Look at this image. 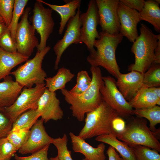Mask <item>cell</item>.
Wrapping results in <instances>:
<instances>
[{
	"label": "cell",
	"mask_w": 160,
	"mask_h": 160,
	"mask_svg": "<svg viewBox=\"0 0 160 160\" xmlns=\"http://www.w3.org/2000/svg\"><path fill=\"white\" fill-rule=\"evenodd\" d=\"M85 124L78 135L85 140L95 137L114 133L112 122L119 116L117 113L102 100L99 106L87 113Z\"/></svg>",
	"instance_id": "277c9868"
},
{
	"label": "cell",
	"mask_w": 160,
	"mask_h": 160,
	"mask_svg": "<svg viewBox=\"0 0 160 160\" xmlns=\"http://www.w3.org/2000/svg\"><path fill=\"white\" fill-rule=\"evenodd\" d=\"M52 10L45 7L38 0L34 4L33 15L29 18L32 25L40 35V41L37 48L38 51L45 49L47 41L52 33L55 22L52 17Z\"/></svg>",
	"instance_id": "30bf717a"
},
{
	"label": "cell",
	"mask_w": 160,
	"mask_h": 160,
	"mask_svg": "<svg viewBox=\"0 0 160 160\" xmlns=\"http://www.w3.org/2000/svg\"><path fill=\"white\" fill-rule=\"evenodd\" d=\"M136 160H160V155L156 150L141 145L129 146Z\"/></svg>",
	"instance_id": "f546056e"
},
{
	"label": "cell",
	"mask_w": 160,
	"mask_h": 160,
	"mask_svg": "<svg viewBox=\"0 0 160 160\" xmlns=\"http://www.w3.org/2000/svg\"><path fill=\"white\" fill-rule=\"evenodd\" d=\"M8 28L4 23H0V37Z\"/></svg>",
	"instance_id": "ee69618b"
},
{
	"label": "cell",
	"mask_w": 160,
	"mask_h": 160,
	"mask_svg": "<svg viewBox=\"0 0 160 160\" xmlns=\"http://www.w3.org/2000/svg\"><path fill=\"white\" fill-rule=\"evenodd\" d=\"M46 88L45 84L36 85L31 88H24L14 103L1 112L13 123L24 112L37 109L39 100Z\"/></svg>",
	"instance_id": "52a82bcc"
},
{
	"label": "cell",
	"mask_w": 160,
	"mask_h": 160,
	"mask_svg": "<svg viewBox=\"0 0 160 160\" xmlns=\"http://www.w3.org/2000/svg\"><path fill=\"white\" fill-rule=\"evenodd\" d=\"M140 21L148 22L153 26L155 30L160 32V8L159 4L155 0L145 1L143 8L140 12Z\"/></svg>",
	"instance_id": "cb8c5ba5"
},
{
	"label": "cell",
	"mask_w": 160,
	"mask_h": 160,
	"mask_svg": "<svg viewBox=\"0 0 160 160\" xmlns=\"http://www.w3.org/2000/svg\"><path fill=\"white\" fill-rule=\"evenodd\" d=\"M91 82V78L88 72L85 70L79 71L77 75L76 83L69 91L76 94L82 93L89 87Z\"/></svg>",
	"instance_id": "1f68e13d"
},
{
	"label": "cell",
	"mask_w": 160,
	"mask_h": 160,
	"mask_svg": "<svg viewBox=\"0 0 160 160\" xmlns=\"http://www.w3.org/2000/svg\"><path fill=\"white\" fill-rule=\"evenodd\" d=\"M149 89L155 94L157 96L160 98V87H153L149 88Z\"/></svg>",
	"instance_id": "7bdbcfd3"
},
{
	"label": "cell",
	"mask_w": 160,
	"mask_h": 160,
	"mask_svg": "<svg viewBox=\"0 0 160 160\" xmlns=\"http://www.w3.org/2000/svg\"><path fill=\"white\" fill-rule=\"evenodd\" d=\"M0 47L8 52H17L16 43L11 37L8 28L0 37Z\"/></svg>",
	"instance_id": "d590c367"
},
{
	"label": "cell",
	"mask_w": 160,
	"mask_h": 160,
	"mask_svg": "<svg viewBox=\"0 0 160 160\" xmlns=\"http://www.w3.org/2000/svg\"><path fill=\"white\" fill-rule=\"evenodd\" d=\"M28 1V0H15L12 18L8 28L10 31L11 37L15 42V33L19 23L18 21L23 12Z\"/></svg>",
	"instance_id": "f1b7e54d"
},
{
	"label": "cell",
	"mask_w": 160,
	"mask_h": 160,
	"mask_svg": "<svg viewBox=\"0 0 160 160\" xmlns=\"http://www.w3.org/2000/svg\"><path fill=\"white\" fill-rule=\"evenodd\" d=\"M31 9L29 7L25 8L20 21L18 23L15 35L17 52L29 57L39 43L35 35V30L28 21V15Z\"/></svg>",
	"instance_id": "9c48e42d"
},
{
	"label": "cell",
	"mask_w": 160,
	"mask_h": 160,
	"mask_svg": "<svg viewBox=\"0 0 160 160\" xmlns=\"http://www.w3.org/2000/svg\"><path fill=\"white\" fill-rule=\"evenodd\" d=\"M108 158V160H125L122 158L116 151L115 149L110 146L106 152Z\"/></svg>",
	"instance_id": "60d3db41"
},
{
	"label": "cell",
	"mask_w": 160,
	"mask_h": 160,
	"mask_svg": "<svg viewBox=\"0 0 160 160\" xmlns=\"http://www.w3.org/2000/svg\"><path fill=\"white\" fill-rule=\"evenodd\" d=\"M90 85L86 91L80 94L71 92L65 88L61 90L65 101L70 105L72 116L80 121L84 120L85 115L97 108L102 100L100 89L104 84L100 69L91 66Z\"/></svg>",
	"instance_id": "6da1fadb"
},
{
	"label": "cell",
	"mask_w": 160,
	"mask_h": 160,
	"mask_svg": "<svg viewBox=\"0 0 160 160\" xmlns=\"http://www.w3.org/2000/svg\"><path fill=\"white\" fill-rule=\"evenodd\" d=\"M68 139L66 134H64L62 137L54 138L52 144L57 150V157L60 160H73L71 156V151L67 148Z\"/></svg>",
	"instance_id": "4dcf8cb0"
},
{
	"label": "cell",
	"mask_w": 160,
	"mask_h": 160,
	"mask_svg": "<svg viewBox=\"0 0 160 160\" xmlns=\"http://www.w3.org/2000/svg\"><path fill=\"white\" fill-rule=\"evenodd\" d=\"M119 2L128 7L135 9L139 13L142 11L145 2L144 0H120Z\"/></svg>",
	"instance_id": "f35d334b"
},
{
	"label": "cell",
	"mask_w": 160,
	"mask_h": 160,
	"mask_svg": "<svg viewBox=\"0 0 160 160\" xmlns=\"http://www.w3.org/2000/svg\"><path fill=\"white\" fill-rule=\"evenodd\" d=\"M50 49V46H48L43 50L37 51L33 58L28 60L25 64L11 72L10 74L14 76L15 81L22 87L31 88L34 84H45L47 75L42 68V63Z\"/></svg>",
	"instance_id": "8992f818"
},
{
	"label": "cell",
	"mask_w": 160,
	"mask_h": 160,
	"mask_svg": "<svg viewBox=\"0 0 160 160\" xmlns=\"http://www.w3.org/2000/svg\"><path fill=\"white\" fill-rule=\"evenodd\" d=\"M143 74L135 71L120 73L116 81V86L125 99L130 101L143 86Z\"/></svg>",
	"instance_id": "e0dca14e"
},
{
	"label": "cell",
	"mask_w": 160,
	"mask_h": 160,
	"mask_svg": "<svg viewBox=\"0 0 160 160\" xmlns=\"http://www.w3.org/2000/svg\"><path fill=\"white\" fill-rule=\"evenodd\" d=\"M15 0H0V17L8 27L11 22Z\"/></svg>",
	"instance_id": "836d02e7"
},
{
	"label": "cell",
	"mask_w": 160,
	"mask_h": 160,
	"mask_svg": "<svg viewBox=\"0 0 160 160\" xmlns=\"http://www.w3.org/2000/svg\"><path fill=\"white\" fill-rule=\"evenodd\" d=\"M40 117L37 109L28 111L19 116L13 123L11 130H30Z\"/></svg>",
	"instance_id": "4316f807"
},
{
	"label": "cell",
	"mask_w": 160,
	"mask_h": 160,
	"mask_svg": "<svg viewBox=\"0 0 160 160\" xmlns=\"http://www.w3.org/2000/svg\"><path fill=\"white\" fill-rule=\"evenodd\" d=\"M74 76L70 69L63 67L60 68L53 76L46 78L45 86L51 92L61 90L65 88L66 84L71 81Z\"/></svg>",
	"instance_id": "d4e9b609"
},
{
	"label": "cell",
	"mask_w": 160,
	"mask_h": 160,
	"mask_svg": "<svg viewBox=\"0 0 160 160\" xmlns=\"http://www.w3.org/2000/svg\"><path fill=\"white\" fill-rule=\"evenodd\" d=\"M99 34L100 38L96 39L94 44L97 50L89 54L87 60L91 66L102 67L117 78L121 73L116 60V51L123 36L119 33L111 34L100 31Z\"/></svg>",
	"instance_id": "7a4b0ae2"
},
{
	"label": "cell",
	"mask_w": 160,
	"mask_h": 160,
	"mask_svg": "<svg viewBox=\"0 0 160 160\" xmlns=\"http://www.w3.org/2000/svg\"><path fill=\"white\" fill-rule=\"evenodd\" d=\"M13 122L0 111V139L7 137L12 130Z\"/></svg>",
	"instance_id": "74e56055"
},
{
	"label": "cell",
	"mask_w": 160,
	"mask_h": 160,
	"mask_svg": "<svg viewBox=\"0 0 160 160\" xmlns=\"http://www.w3.org/2000/svg\"><path fill=\"white\" fill-rule=\"evenodd\" d=\"M0 23H4V20L0 17Z\"/></svg>",
	"instance_id": "bcb514c9"
},
{
	"label": "cell",
	"mask_w": 160,
	"mask_h": 160,
	"mask_svg": "<svg viewBox=\"0 0 160 160\" xmlns=\"http://www.w3.org/2000/svg\"><path fill=\"white\" fill-rule=\"evenodd\" d=\"M95 140L112 147L125 160H136L131 148L125 143L118 139L113 133L97 136Z\"/></svg>",
	"instance_id": "603a6c76"
},
{
	"label": "cell",
	"mask_w": 160,
	"mask_h": 160,
	"mask_svg": "<svg viewBox=\"0 0 160 160\" xmlns=\"http://www.w3.org/2000/svg\"><path fill=\"white\" fill-rule=\"evenodd\" d=\"M134 114L136 116L147 119L150 123V129L160 136V128H156V125L160 123V107L156 105L147 108L134 109Z\"/></svg>",
	"instance_id": "484cf974"
},
{
	"label": "cell",
	"mask_w": 160,
	"mask_h": 160,
	"mask_svg": "<svg viewBox=\"0 0 160 160\" xmlns=\"http://www.w3.org/2000/svg\"><path fill=\"white\" fill-rule=\"evenodd\" d=\"M49 160H60L57 156L54 157H51L49 159Z\"/></svg>",
	"instance_id": "f6af8a7d"
},
{
	"label": "cell",
	"mask_w": 160,
	"mask_h": 160,
	"mask_svg": "<svg viewBox=\"0 0 160 160\" xmlns=\"http://www.w3.org/2000/svg\"><path fill=\"white\" fill-rule=\"evenodd\" d=\"M102 78L104 84L100 89L102 100L121 118H128L134 115V109L118 89L115 79L110 76Z\"/></svg>",
	"instance_id": "ba28073f"
},
{
	"label": "cell",
	"mask_w": 160,
	"mask_h": 160,
	"mask_svg": "<svg viewBox=\"0 0 160 160\" xmlns=\"http://www.w3.org/2000/svg\"><path fill=\"white\" fill-rule=\"evenodd\" d=\"M143 86L149 88L160 86V64L153 63L143 74Z\"/></svg>",
	"instance_id": "83f0119b"
},
{
	"label": "cell",
	"mask_w": 160,
	"mask_h": 160,
	"mask_svg": "<svg viewBox=\"0 0 160 160\" xmlns=\"http://www.w3.org/2000/svg\"><path fill=\"white\" fill-rule=\"evenodd\" d=\"M37 111L45 123L51 120L61 119L64 116V112L55 92L50 91L47 88L39 100Z\"/></svg>",
	"instance_id": "9a60e30c"
},
{
	"label": "cell",
	"mask_w": 160,
	"mask_h": 160,
	"mask_svg": "<svg viewBox=\"0 0 160 160\" xmlns=\"http://www.w3.org/2000/svg\"><path fill=\"white\" fill-rule=\"evenodd\" d=\"M154 63L160 64V39L158 40V45L154 50Z\"/></svg>",
	"instance_id": "b9f144b4"
},
{
	"label": "cell",
	"mask_w": 160,
	"mask_h": 160,
	"mask_svg": "<svg viewBox=\"0 0 160 160\" xmlns=\"http://www.w3.org/2000/svg\"><path fill=\"white\" fill-rule=\"evenodd\" d=\"M0 82V111L12 105L23 88L12 77L8 75Z\"/></svg>",
	"instance_id": "d6986e66"
},
{
	"label": "cell",
	"mask_w": 160,
	"mask_h": 160,
	"mask_svg": "<svg viewBox=\"0 0 160 160\" xmlns=\"http://www.w3.org/2000/svg\"><path fill=\"white\" fill-rule=\"evenodd\" d=\"M147 123L143 118L132 117L123 130L113 134L129 146L143 145L160 152L159 136L150 129Z\"/></svg>",
	"instance_id": "5b68a950"
},
{
	"label": "cell",
	"mask_w": 160,
	"mask_h": 160,
	"mask_svg": "<svg viewBox=\"0 0 160 160\" xmlns=\"http://www.w3.org/2000/svg\"><path fill=\"white\" fill-rule=\"evenodd\" d=\"M155 1L156 2L158 3L159 4L160 3V0H155Z\"/></svg>",
	"instance_id": "7dc6e473"
},
{
	"label": "cell",
	"mask_w": 160,
	"mask_h": 160,
	"mask_svg": "<svg viewBox=\"0 0 160 160\" xmlns=\"http://www.w3.org/2000/svg\"><path fill=\"white\" fill-rule=\"evenodd\" d=\"M140 34L133 43L131 51L135 55L134 63L128 66V71L145 73L154 62V50L160 34L156 35L145 25L141 24Z\"/></svg>",
	"instance_id": "3957f363"
},
{
	"label": "cell",
	"mask_w": 160,
	"mask_h": 160,
	"mask_svg": "<svg viewBox=\"0 0 160 160\" xmlns=\"http://www.w3.org/2000/svg\"><path fill=\"white\" fill-rule=\"evenodd\" d=\"M102 32L111 34L119 33L120 24L118 13L119 0H96Z\"/></svg>",
	"instance_id": "7c38bea8"
},
{
	"label": "cell",
	"mask_w": 160,
	"mask_h": 160,
	"mask_svg": "<svg viewBox=\"0 0 160 160\" xmlns=\"http://www.w3.org/2000/svg\"><path fill=\"white\" fill-rule=\"evenodd\" d=\"M17 151L7 137L0 139V160H10Z\"/></svg>",
	"instance_id": "e575fe53"
},
{
	"label": "cell",
	"mask_w": 160,
	"mask_h": 160,
	"mask_svg": "<svg viewBox=\"0 0 160 160\" xmlns=\"http://www.w3.org/2000/svg\"><path fill=\"white\" fill-rule=\"evenodd\" d=\"M129 103L135 109H145L159 106L160 98L149 88L143 86Z\"/></svg>",
	"instance_id": "7402d4cb"
},
{
	"label": "cell",
	"mask_w": 160,
	"mask_h": 160,
	"mask_svg": "<svg viewBox=\"0 0 160 160\" xmlns=\"http://www.w3.org/2000/svg\"><path fill=\"white\" fill-rule=\"evenodd\" d=\"M80 20L82 42L86 45L90 53H92L95 51L94 46L95 41L100 38L97 29L99 18L96 0L89 1L87 11L81 13Z\"/></svg>",
	"instance_id": "8fae6325"
},
{
	"label": "cell",
	"mask_w": 160,
	"mask_h": 160,
	"mask_svg": "<svg viewBox=\"0 0 160 160\" xmlns=\"http://www.w3.org/2000/svg\"><path fill=\"white\" fill-rule=\"evenodd\" d=\"M81 13L79 8L74 16L71 18L67 24V28L63 38L55 45L53 50L56 55L54 68L57 69L62 55L65 50L72 44L83 43L81 33V26L80 15Z\"/></svg>",
	"instance_id": "4fadbf2b"
},
{
	"label": "cell",
	"mask_w": 160,
	"mask_h": 160,
	"mask_svg": "<svg viewBox=\"0 0 160 160\" xmlns=\"http://www.w3.org/2000/svg\"><path fill=\"white\" fill-rule=\"evenodd\" d=\"M50 144H48L28 156L21 157L17 154L14 155L16 160H49L48 158V152Z\"/></svg>",
	"instance_id": "8d00e7d4"
},
{
	"label": "cell",
	"mask_w": 160,
	"mask_h": 160,
	"mask_svg": "<svg viewBox=\"0 0 160 160\" xmlns=\"http://www.w3.org/2000/svg\"><path fill=\"white\" fill-rule=\"evenodd\" d=\"M69 135L74 152L82 154L87 160H105V146L104 143H101L97 147L94 148L73 133L70 132Z\"/></svg>",
	"instance_id": "ac0fdd59"
},
{
	"label": "cell",
	"mask_w": 160,
	"mask_h": 160,
	"mask_svg": "<svg viewBox=\"0 0 160 160\" xmlns=\"http://www.w3.org/2000/svg\"><path fill=\"white\" fill-rule=\"evenodd\" d=\"M118 13L120 24L119 33L133 43L139 36L137 27L138 23L140 21V13L119 1Z\"/></svg>",
	"instance_id": "2e32d148"
},
{
	"label": "cell",
	"mask_w": 160,
	"mask_h": 160,
	"mask_svg": "<svg viewBox=\"0 0 160 160\" xmlns=\"http://www.w3.org/2000/svg\"><path fill=\"white\" fill-rule=\"evenodd\" d=\"M44 122L43 119L41 118L35 123L30 130L28 139L18 150L19 153L22 155L32 153L47 145L52 144L54 138L46 132Z\"/></svg>",
	"instance_id": "5bb4252c"
},
{
	"label": "cell",
	"mask_w": 160,
	"mask_h": 160,
	"mask_svg": "<svg viewBox=\"0 0 160 160\" xmlns=\"http://www.w3.org/2000/svg\"><path fill=\"white\" fill-rule=\"evenodd\" d=\"M38 1L48 6L60 15L61 20L58 30V33L60 35L62 34L69 20L76 15V10L80 7L81 2V0H73L65 1L64 5H58L47 3L42 0Z\"/></svg>",
	"instance_id": "ffe728a7"
},
{
	"label": "cell",
	"mask_w": 160,
	"mask_h": 160,
	"mask_svg": "<svg viewBox=\"0 0 160 160\" xmlns=\"http://www.w3.org/2000/svg\"><path fill=\"white\" fill-rule=\"evenodd\" d=\"M126 125L125 122L121 117L119 116L115 118L112 122L114 133L122 131L125 129Z\"/></svg>",
	"instance_id": "ab89813d"
},
{
	"label": "cell",
	"mask_w": 160,
	"mask_h": 160,
	"mask_svg": "<svg viewBox=\"0 0 160 160\" xmlns=\"http://www.w3.org/2000/svg\"><path fill=\"white\" fill-rule=\"evenodd\" d=\"M87 160L85 158H84V159H82V160Z\"/></svg>",
	"instance_id": "c3c4849f"
},
{
	"label": "cell",
	"mask_w": 160,
	"mask_h": 160,
	"mask_svg": "<svg viewBox=\"0 0 160 160\" xmlns=\"http://www.w3.org/2000/svg\"><path fill=\"white\" fill-rule=\"evenodd\" d=\"M29 58L17 52H7L0 47V80L9 75L15 67L26 61Z\"/></svg>",
	"instance_id": "44dd1931"
},
{
	"label": "cell",
	"mask_w": 160,
	"mask_h": 160,
	"mask_svg": "<svg viewBox=\"0 0 160 160\" xmlns=\"http://www.w3.org/2000/svg\"><path fill=\"white\" fill-rule=\"evenodd\" d=\"M30 134V130H11L7 137L17 151L26 142Z\"/></svg>",
	"instance_id": "d6a6232c"
}]
</instances>
